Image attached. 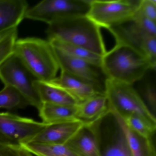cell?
<instances>
[{
  "label": "cell",
  "mask_w": 156,
  "mask_h": 156,
  "mask_svg": "<svg viewBox=\"0 0 156 156\" xmlns=\"http://www.w3.org/2000/svg\"><path fill=\"white\" fill-rule=\"evenodd\" d=\"M48 41L79 46L103 56L106 52L100 28L87 15L70 16L49 24Z\"/></svg>",
  "instance_id": "cell-1"
},
{
  "label": "cell",
  "mask_w": 156,
  "mask_h": 156,
  "mask_svg": "<svg viewBox=\"0 0 156 156\" xmlns=\"http://www.w3.org/2000/svg\"><path fill=\"white\" fill-rule=\"evenodd\" d=\"M101 68L108 79L133 85L141 80L150 69L149 59L128 45L116 44L102 56Z\"/></svg>",
  "instance_id": "cell-2"
},
{
  "label": "cell",
  "mask_w": 156,
  "mask_h": 156,
  "mask_svg": "<svg viewBox=\"0 0 156 156\" xmlns=\"http://www.w3.org/2000/svg\"><path fill=\"white\" fill-rule=\"evenodd\" d=\"M13 54L39 81L50 83L60 69L51 43L36 38L17 40Z\"/></svg>",
  "instance_id": "cell-3"
},
{
  "label": "cell",
  "mask_w": 156,
  "mask_h": 156,
  "mask_svg": "<svg viewBox=\"0 0 156 156\" xmlns=\"http://www.w3.org/2000/svg\"><path fill=\"white\" fill-rule=\"evenodd\" d=\"M133 85L107 78L105 94L108 99L111 113L117 114L122 119L136 113L156 125L155 116Z\"/></svg>",
  "instance_id": "cell-4"
},
{
  "label": "cell",
  "mask_w": 156,
  "mask_h": 156,
  "mask_svg": "<svg viewBox=\"0 0 156 156\" xmlns=\"http://www.w3.org/2000/svg\"><path fill=\"white\" fill-rule=\"evenodd\" d=\"M140 0H91L87 16L98 27L108 29L133 20Z\"/></svg>",
  "instance_id": "cell-5"
},
{
  "label": "cell",
  "mask_w": 156,
  "mask_h": 156,
  "mask_svg": "<svg viewBox=\"0 0 156 156\" xmlns=\"http://www.w3.org/2000/svg\"><path fill=\"white\" fill-rule=\"evenodd\" d=\"M0 80L5 86H9L16 89L29 105L38 110L42 105L34 86V83L38 80L14 54L0 66Z\"/></svg>",
  "instance_id": "cell-6"
},
{
  "label": "cell",
  "mask_w": 156,
  "mask_h": 156,
  "mask_svg": "<svg viewBox=\"0 0 156 156\" xmlns=\"http://www.w3.org/2000/svg\"><path fill=\"white\" fill-rule=\"evenodd\" d=\"M91 0H44L29 8L25 19L47 23L63 18L86 15Z\"/></svg>",
  "instance_id": "cell-7"
},
{
  "label": "cell",
  "mask_w": 156,
  "mask_h": 156,
  "mask_svg": "<svg viewBox=\"0 0 156 156\" xmlns=\"http://www.w3.org/2000/svg\"><path fill=\"white\" fill-rule=\"evenodd\" d=\"M108 30L115 38L116 44L128 45L142 53L149 59L155 70L156 36L147 32L133 20Z\"/></svg>",
  "instance_id": "cell-8"
},
{
  "label": "cell",
  "mask_w": 156,
  "mask_h": 156,
  "mask_svg": "<svg viewBox=\"0 0 156 156\" xmlns=\"http://www.w3.org/2000/svg\"><path fill=\"white\" fill-rule=\"evenodd\" d=\"M48 125L11 113H0V136L12 144L28 143Z\"/></svg>",
  "instance_id": "cell-9"
},
{
  "label": "cell",
  "mask_w": 156,
  "mask_h": 156,
  "mask_svg": "<svg viewBox=\"0 0 156 156\" xmlns=\"http://www.w3.org/2000/svg\"><path fill=\"white\" fill-rule=\"evenodd\" d=\"M53 48L61 71L89 83L99 92L105 94L107 77L101 67L70 56L53 46Z\"/></svg>",
  "instance_id": "cell-10"
},
{
  "label": "cell",
  "mask_w": 156,
  "mask_h": 156,
  "mask_svg": "<svg viewBox=\"0 0 156 156\" xmlns=\"http://www.w3.org/2000/svg\"><path fill=\"white\" fill-rule=\"evenodd\" d=\"M98 122L93 125L84 124L66 144L79 156H101L98 132Z\"/></svg>",
  "instance_id": "cell-11"
},
{
  "label": "cell",
  "mask_w": 156,
  "mask_h": 156,
  "mask_svg": "<svg viewBox=\"0 0 156 156\" xmlns=\"http://www.w3.org/2000/svg\"><path fill=\"white\" fill-rule=\"evenodd\" d=\"M83 125L79 120L48 125L29 142L65 144Z\"/></svg>",
  "instance_id": "cell-12"
},
{
  "label": "cell",
  "mask_w": 156,
  "mask_h": 156,
  "mask_svg": "<svg viewBox=\"0 0 156 156\" xmlns=\"http://www.w3.org/2000/svg\"><path fill=\"white\" fill-rule=\"evenodd\" d=\"M49 83L66 91L78 104L98 94H104L89 83L63 71H61L59 77Z\"/></svg>",
  "instance_id": "cell-13"
},
{
  "label": "cell",
  "mask_w": 156,
  "mask_h": 156,
  "mask_svg": "<svg viewBox=\"0 0 156 156\" xmlns=\"http://www.w3.org/2000/svg\"><path fill=\"white\" fill-rule=\"evenodd\" d=\"M76 107V119L84 125H93L111 113L105 94L94 96Z\"/></svg>",
  "instance_id": "cell-14"
},
{
  "label": "cell",
  "mask_w": 156,
  "mask_h": 156,
  "mask_svg": "<svg viewBox=\"0 0 156 156\" xmlns=\"http://www.w3.org/2000/svg\"><path fill=\"white\" fill-rule=\"evenodd\" d=\"M28 9L25 0H0V33L18 28Z\"/></svg>",
  "instance_id": "cell-15"
},
{
  "label": "cell",
  "mask_w": 156,
  "mask_h": 156,
  "mask_svg": "<svg viewBox=\"0 0 156 156\" xmlns=\"http://www.w3.org/2000/svg\"><path fill=\"white\" fill-rule=\"evenodd\" d=\"M34 86L43 104L64 106H76L78 104L66 91L50 83L37 80Z\"/></svg>",
  "instance_id": "cell-16"
},
{
  "label": "cell",
  "mask_w": 156,
  "mask_h": 156,
  "mask_svg": "<svg viewBox=\"0 0 156 156\" xmlns=\"http://www.w3.org/2000/svg\"><path fill=\"white\" fill-rule=\"evenodd\" d=\"M77 105L64 106L44 103L39 111L42 122L48 125L78 120Z\"/></svg>",
  "instance_id": "cell-17"
},
{
  "label": "cell",
  "mask_w": 156,
  "mask_h": 156,
  "mask_svg": "<svg viewBox=\"0 0 156 156\" xmlns=\"http://www.w3.org/2000/svg\"><path fill=\"white\" fill-rule=\"evenodd\" d=\"M115 126L106 141L99 142L101 156H133L124 132L116 119Z\"/></svg>",
  "instance_id": "cell-18"
},
{
  "label": "cell",
  "mask_w": 156,
  "mask_h": 156,
  "mask_svg": "<svg viewBox=\"0 0 156 156\" xmlns=\"http://www.w3.org/2000/svg\"><path fill=\"white\" fill-rule=\"evenodd\" d=\"M119 124L126 137L129 147L133 156H147L152 138L146 139L131 130L120 116L112 113Z\"/></svg>",
  "instance_id": "cell-19"
},
{
  "label": "cell",
  "mask_w": 156,
  "mask_h": 156,
  "mask_svg": "<svg viewBox=\"0 0 156 156\" xmlns=\"http://www.w3.org/2000/svg\"><path fill=\"white\" fill-rule=\"evenodd\" d=\"M37 156H79L66 144L29 142L20 145Z\"/></svg>",
  "instance_id": "cell-20"
},
{
  "label": "cell",
  "mask_w": 156,
  "mask_h": 156,
  "mask_svg": "<svg viewBox=\"0 0 156 156\" xmlns=\"http://www.w3.org/2000/svg\"><path fill=\"white\" fill-rule=\"evenodd\" d=\"M48 41L53 47L61 50L70 56L84 60L90 63L101 67L103 56L97 54L82 47L62 42L56 40Z\"/></svg>",
  "instance_id": "cell-21"
},
{
  "label": "cell",
  "mask_w": 156,
  "mask_h": 156,
  "mask_svg": "<svg viewBox=\"0 0 156 156\" xmlns=\"http://www.w3.org/2000/svg\"><path fill=\"white\" fill-rule=\"evenodd\" d=\"M122 119L130 129L142 137L147 140L152 138L156 125L151 123L142 116L134 113Z\"/></svg>",
  "instance_id": "cell-22"
},
{
  "label": "cell",
  "mask_w": 156,
  "mask_h": 156,
  "mask_svg": "<svg viewBox=\"0 0 156 156\" xmlns=\"http://www.w3.org/2000/svg\"><path fill=\"white\" fill-rule=\"evenodd\" d=\"M29 106L19 92L9 86H5L0 91V109L8 110L23 108Z\"/></svg>",
  "instance_id": "cell-23"
},
{
  "label": "cell",
  "mask_w": 156,
  "mask_h": 156,
  "mask_svg": "<svg viewBox=\"0 0 156 156\" xmlns=\"http://www.w3.org/2000/svg\"><path fill=\"white\" fill-rule=\"evenodd\" d=\"M18 29L0 41V66L13 53V49L17 40Z\"/></svg>",
  "instance_id": "cell-24"
},
{
  "label": "cell",
  "mask_w": 156,
  "mask_h": 156,
  "mask_svg": "<svg viewBox=\"0 0 156 156\" xmlns=\"http://www.w3.org/2000/svg\"><path fill=\"white\" fill-rule=\"evenodd\" d=\"M138 11L146 18L156 22V0H140Z\"/></svg>",
  "instance_id": "cell-25"
},
{
  "label": "cell",
  "mask_w": 156,
  "mask_h": 156,
  "mask_svg": "<svg viewBox=\"0 0 156 156\" xmlns=\"http://www.w3.org/2000/svg\"><path fill=\"white\" fill-rule=\"evenodd\" d=\"M133 20L136 22L141 28L151 35L156 36V22L143 16L138 11L134 15Z\"/></svg>",
  "instance_id": "cell-26"
},
{
  "label": "cell",
  "mask_w": 156,
  "mask_h": 156,
  "mask_svg": "<svg viewBox=\"0 0 156 156\" xmlns=\"http://www.w3.org/2000/svg\"><path fill=\"white\" fill-rule=\"evenodd\" d=\"M145 103L151 112L155 116L156 109V92L155 86H149L144 93Z\"/></svg>",
  "instance_id": "cell-27"
},
{
  "label": "cell",
  "mask_w": 156,
  "mask_h": 156,
  "mask_svg": "<svg viewBox=\"0 0 156 156\" xmlns=\"http://www.w3.org/2000/svg\"><path fill=\"white\" fill-rule=\"evenodd\" d=\"M8 146L14 151L16 156H33L32 153L19 144H10Z\"/></svg>",
  "instance_id": "cell-28"
},
{
  "label": "cell",
  "mask_w": 156,
  "mask_h": 156,
  "mask_svg": "<svg viewBox=\"0 0 156 156\" xmlns=\"http://www.w3.org/2000/svg\"><path fill=\"white\" fill-rule=\"evenodd\" d=\"M0 156H16L14 151L8 146L0 147Z\"/></svg>",
  "instance_id": "cell-29"
},
{
  "label": "cell",
  "mask_w": 156,
  "mask_h": 156,
  "mask_svg": "<svg viewBox=\"0 0 156 156\" xmlns=\"http://www.w3.org/2000/svg\"><path fill=\"white\" fill-rule=\"evenodd\" d=\"M16 29H13V30H9L6 31L2 32L0 33V41L3 40L4 38L8 36V35L11 33L12 31L16 30Z\"/></svg>",
  "instance_id": "cell-30"
},
{
  "label": "cell",
  "mask_w": 156,
  "mask_h": 156,
  "mask_svg": "<svg viewBox=\"0 0 156 156\" xmlns=\"http://www.w3.org/2000/svg\"><path fill=\"white\" fill-rule=\"evenodd\" d=\"M147 156H156V149H155V147L153 144V142L151 143L149 151Z\"/></svg>",
  "instance_id": "cell-31"
},
{
  "label": "cell",
  "mask_w": 156,
  "mask_h": 156,
  "mask_svg": "<svg viewBox=\"0 0 156 156\" xmlns=\"http://www.w3.org/2000/svg\"><path fill=\"white\" fill-rule=\"evenodd\" d=\"M10 144H11V143L0 136V147L6 146Z\"/></svg>",
  "instance_id": "cell-32"
}]
</instances>
